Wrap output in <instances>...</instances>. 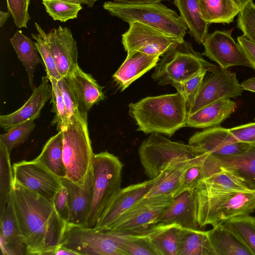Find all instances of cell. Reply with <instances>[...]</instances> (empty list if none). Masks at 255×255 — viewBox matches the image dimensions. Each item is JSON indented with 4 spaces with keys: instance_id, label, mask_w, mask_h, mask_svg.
Returning a JSON list of instances; mask_svg holds the SVG:
<instances>
[{
    "instance_id": "15",
    "label": "cell",
    "mask_w": 255,
    "mask_h": 255,
    "mask_svg": "<svg viewBox=\"0 0 255 255\" xmlns=\"http://www.w3.org/2000/svg\"><path fill=\"white\" fill-rule=\"evenodd\" d=\"M231 32L216 30L209 34L203 43L205 49L202 54L223 69L238 66L252 68L242 47L232 37Z\"/></svg>"
},
{
    "instance_id": "44",
    "label": "cell",
    "mask_w": 255,
    "mask_h": 255,
    "mask_svg": "<svg viewBox=\"0 0 255 255\" xmlns=\"http://www.w3.org/2000/svg\"><path fill=\"white\" fill-rule=\"evenodd\" d=\"M207 72L206 71H203L184 82L172 86L176 89L177 92L184 96L188 114L196 98Z\"/></svg>"
},
{
    "instance_id": "22",
    "label": "cell",
    "mask_w": 255,
    "mask_h": 255,
    "mask_svg": "<svg viewBox=\"0 0 255 255\" xmlns=\"http://www.w3.org/2000/svg\"><path fill=\"white\" fill-rule=\"evenodd\" d=\"M0 249L4 255H26V249L14 211L12 195L0 216Z\"/></svg>"
},
{
    "instance_id": "14",
    "label": "cell",
    "mask_w": 255,
    "mask_h": 255,
    "mask_svg": "<svg viewBox=\"0 0 255 255\" xmlns=\"http://www.w3.org/2000/svg\"><path fill=\"white\" fill-rule=\"evenodd\" d=\"M188 144L194 146L201 155L209 153L216 156H229L241 153L250 145L239 142L229 128L220 126L195 133L189 138Z\"/></svg>"
},
{
    "instance_id": "9",
    "label": "cell",
    "mask_w": 255,
    "mask_h": 255,
    "mask_svg": "<svg viewBox=\"0 0 255 255\" xmlns=\"http://www.w3.org/2000/svg\"><path fill=\"white\" fill-rule=\"evenodd\" d=\"M173 198L170 196L143 197L102 231L116 234L143 235L156 225L157 221Z\"/></svg>"
},
{
    "instance_id": "53",
    "label": "cell",
    "mask_w": 255,
    "mask_h": 255,
    "mask_svg": "<svg viewBox=\"0 0 255 255\" xmlns=\"http://www.w3.org/2000/svg\"><path fill=\"white\" fill-rule=\"evenodd\" d=\"M68 1L79 3L81 5H86L88 7L92 8L94 6L95 3L99 0H67Z\"/></svg>"
},
{
    "instance_id": "28",
    "label": "cell",
    "mask_w": 255,
    "mask_h": 255,
    "mask_svg": "<svg viewBox=\"0 0 255 255\" xmlns=\"http://www.w3.org/2000/svg\"><path fill=\"white\" fill-rule=\"evenodd\" d=\"M174 3L191 35L197 43L203 44L209 34V24L202 16L199 0H174Z\"/></svg>"
},
{
    "instance_id": "35",
    "label": "cell",
    "mask_w": 255,
    "mask_h": 255,
    "mask_svg": "<svg viewBox=\"0 0 255 255\" xmlns=\"http://www.w3.org/2000/svg\"><path fill=\"white\" fill-rule=\"evenodd\" d=\"M240 238L255 255V217L249 215L233 217L223 223Z\"/></svg>"
},
{
    "instance_id": "3",
    "label": "cell",
    "mask_w": 255,
    "mask_h": 255,
    "mask_svg": "<svg viewBox=\"0 0 255 255\" xmlns=\"http://www.w3.org/2000/svg\"><path fill=\"white\" fill-rule=\"evenodd\" d=\"M199 227L223 224L255 210V191H234L214 187L203 180L195 188Z\"/></svg>"
},
{
    "instance_id": "5",
    "label": "cell",
    "mask_w": 255,
    "mask_h": 255,
    "mask_svg": "<svg viewBox=\"0 0 255 255\" xmlns=\"http://www.w3.org/2000/svg\"><path fill=\"white\" fill-rule=\"evenodd\" d=\"M103 7L111 16L126 22H139L184 41L187 26L174 10L160 2L126 4L108 1Z\"/></svg>"
},
{
    "instance_id": "25",
    "label": "cell",
    "mask_w": 255,
    "mask_h": 255,
    "mask_svg": "<svg viewBox=\"0 0 255 255\" xmlns=\"http://www.w3.org/2000/svg\"><path fill=\"white\" fill-rule=\"evenodd\" d=\"M236 107V103L230 99L220 100L188 115L186 127L205 129L219 126Z\"/></svg>"
},
{
    "instance_id": "16",
    "label": "cell",
    "mask_w": 255,
    "mask_h": 255,
    "mask_svg": "<svg viewBox=\"0 0 255 255\" xmlns=\"http://www.w3.org/2000/svg\"><path fill=\"white\" fill-rule=\"evenodd\" d=\"M67 191L69 217L67 224L86 227L93 198V173L92 166L83 181L73 182L61 178Z\"/></svg>"
},
{
    "instance_id": "27",
    "label": "cell",
    "mask_w": 255,
    "mask_h": 255,
    "mask_svg": "<svg viewBox=\"0 0 255 255\" xmlns=\"http://www.w3.org/2000/svg\"><path fill=\"white\" fill-rule=\"evenodd\" d=\"M207 232L216 255H253L236 234L224 224Z\"/></svg>"
},
{
    "instance_id": "11",
    "label": "cell",
    "mask_w": 255,
    "mask_h": 255,
    "mask_svg": "<svg viewBox=\"0 0 255 255\" xmlns=\"http://www.w3.org/2000/svg\"><path fill=\"white\" fill-rule=\"evenodd\" d=\"M181 42L174 36L137 21L130 22L128 29L122 35V43L127 52L136 51L159 57Z\"/></svg>"
},
{
    "instance_id": "37",
    "label": "cell",
    "mask_w": 255,
    "mask_h": 255,
    "mask_svg": "<svg viewBox=\"0 0 255 255\" xmlns=\"http://www.w3.org/2000/svg\"><path fill=\"white\" fill-rule=\"evenodd\" d=\"M37 33H31L35 45L44 63L46 76L48 79L54 78L57 81L62 77L59 72L52 56L47 39V33L37 22H35Z\"/></svg>"
},
{
    "instance_id": "26",
    "label": "cell",
    "mask_w": 255,
    "mask_h": 255,
    "mask_svg": "<svg viewBox=\"0 0 255 255\" xmlns=\"http://www.w3.org/2000/svg\"><path fill=\"white\" fill-rule=\"evenodd\" d=\"M193 159L177 163L164 169L155 178L154 183L144 197L177 196L180 193L185 170Z\"/></svg>"
},
{
    "instance_id": "12",
    "label": "cell",
    "mask_w": 255,
    "mask_h": 255,
    "mask_svg": "<svg viewBox=\"0 0 255 255\" xmlns=\"http://www.w3.org/2000/svg\"><path fill=\"white\" fill-rule=\"evenodd\" d=\"M243 91L235 73L218 67L206 74L188 116L220 100L240 96Z\"/></svg>"
},
{
    "instance_id": "50",
    "label": "cell",
    "mask_w": 255,
    "mask_h": 255,
    "mask_svg": "<svg viewBox=\"0 0 255 255\" xmlns=\"http://www.w3.org/2000/svg\"><path fill=\"white\" fill-rule=\"evenodd\" d=\"M170 0H114V2L126 4H144L159 3L163 1Z\"/></svg>"
},
{
    "instance_id": "48",
    "label": "cell",
    "mask_w": 255,
    "mask_h": 255,
    "mask_svg": "<svg viewBox=\"0 0 255 255\" xmlns=\"http://www.w3.org/2000/svg\"><path fill=\"white\" fill-rule=\"evenodd\" d=\"M60 190L56 194L53 203L60 219L67 224L69 217V209L67 200V191L62 184Z\"/></svg>"
},
{
    "instance_id": "52",
    "label": "cell",
    "mask_w": 255,
    "mask_h": 255,
    "mask_svg": "<svg viewBox=\"0 0 255 255\" xmlns=\"http://www.w3.org/2000/svg\"><path fill=\"white\" fill-rule=\"evenodd\" d=\"M77 255V254L63 247V246H60L58 248H57L55 251H54L51 255Z\"/></svg>"
},
{
    "instance_id": "33",
    "label": "cell",
    "mask_w": 255,
    "mask_h": 255,
    "mask_svg": "<svg viewBox=\"0 0 255 255\" xmlns=\"http://www.w3.org/2000/svg\"><path fill=\"white\" fill-rule=\"evenodd\" d=\"M178 255H216L207 231L182 228Z\"/></svg>"
},
{
    "instance_id": "40",
    "label": "cell",
    "mask_w": 255,
    "mask_h": 255,
    "mask_svg": "<svg viewBox=\"0 0 255 255\" xmlns=\"http://www.w3.org/2000/svg\"><path fill=\"white\" fill-rule=\"evenodd\" d=\"M35 127L34 120L21 123L11 128L7 132L0 135V142L7 148L8 152L19 144L26 141Z\"/></svg>"
},
{
    "instance_id": "6",
    "label": "cell",
    "mask_w": 255,
    "mask_h": 255,
    "mask_svg": "<svg viewBox=\"0 0 255 255\" xmlns=\"http://www.w3.org/2000/svg\"><path fill=\"white\" fill-rule=\"evenodd\" d=\"M154 68L151 77L158 85L173 86L203 71L212 72L218 67L194 51L190 43L184 41L165 52Z\"/></svg>"
},
{
    "instance_id": "30",
    "label": "cell",
    "mask_w": 255,
    "mask_h": 255,
    "mask_svg": "<svg viewBox=\"0 0 255 255\" xmlns=\"http://www.w3.org/2000/svg\"><path fill=\"white\" fill-rule=\"evenodd\" d=\"M10 42L26 69L29 84L33 91L35 87L33 81L34 72L37 65L41 63L35 42L20 30H16L10 39Z\"/></svg>"
},
{
    "instance_id": "13",
    "label": "cell",
    "mask_w": 255,
    "mask_h": 255,
    "mask_svg": "<svg viewBox=\"0 0 255 255\" xmlns=\"http://www.w3.org/2000/svg\"><path fill=\"white\" fill-rule=\"evenodd\" d=\"M14 180L53 202L62 187L61 179L35 159L12 165Z\"/></svg>"
},
{
    "instance_id": "38",
    "label": "cell",
    "mask_w": 255,
    "mask_h": 255,
    "mask_svg": "<svg viewBox=\"0 0 255 255\" xmlns=\"http://www.w3.org/2000/svg\"><path fill=\"white\" fill-rule=\"evenodd\" d=\"M46 12L54 20L62 22L77 18L81 4L67 0H42Z\"/></svg>"
},
{
    "instance_id": "45",
    "label": "cell",
    "mask_w": 255,
    "mask_h": 255,
    "mask_svg": "<svg viewBox=\"0 0 255 255\" xmlns=\"http://www.w3.org/2000/svg\"><path fill=\"white\" fill-rule=\"evenodd\" d=\"M237 26L244 37L255 44V4L253 1L240 10Z\"/></svg>"
},
{
    "instance_id": "7",
    "label": "cell",
    "mask_w": 255,
    "mask_h": 255,
    "mask_svg": "<svg viewBox=\"0 0 255 255\" xmlns=\"http://www.w3.org/2000/svg\"><path fill=\"white\" fill-rule=\"evenodd\" d=\"M138 155L144 173L149 179H153L168 167L201 154L194 146L173 141L161 134L154 133L143 141Z\"/></svg>"
},
{
    "instance_id": "24",
    "label": "cell",
    "mask_w": 255,
    "mask_h": 255,
    "mask_svg": "<svg viewBox=\"0 0 255 255\" xmlns=\"http://www.w3.org/2000/svg\"><path fill=\"white\" fill-rule=\"evenodd\" d=\"M69 75L80 110L83 115H87L95 104L105 100L103 87L98 84L91 75L84 72L79 65Z\"/></svg>"
},
{
    "instance_id": "10",
    "label": "cell",
    "mask_w": 255,
    "mask_h": 255,
    "mask_svg": "<svg viewBox=\"0 0 255 255\" xmlns=\"http://www.w3.org/2000/svg\"><path fill=\"white\" fill-rule=\"evenodd\" d=\"M61 245L77 255H126L114 234L94 228L66 224Z\"/></svg>"
},
{
    "instance_id": "54",
    "label": "cell",
    "mask_w": 255,
    "mask_h": 255,
    "mask_svg": "<svg viewBox=\"0 0 255 255\" xmlns=\"http://www.w3.org/2000/svg\"><path fill=\"white\" fill-rule=\"evenodd\" d=\"M11 15V13L8 11L3 12L0 11V27H1L5 23L7 19Z\"/></svg>"
},
{
    "instance_id": "21",
    "label": "cell",
    "mask_w": 255,
    "mask_h": 255,
    "mask_svg": "<svg viewBox=\"0 0 255 255\" xmlns=\"http://www.w3.org/2000/svg\"><path fill=\"white\" fill-rule=\"evenodd\" d=\"M210 155L215 172L220 169L228 171L255 191V144H250L245 151L232 156Z\"/></svg>"
},
{
    "instance_id": "34",
    "label": "cell",
    "mask_w": 255,
    "mask_h": 255,
    "mask_svg": "<svg viewBox=\"0 0 255 255\" xmlns=\"http://www.w3.org/2000/svg\"><path fill=\"white\" fill-rule=\"evenodd\" d=\"M13 180L10 154L5 145L0 142V216L11 197Z\"/></svg>"
},
{
    "instance_id": "17",
    "label": "cell",
    "mask_w": 255,
    "mask_h": 255,
    "mask_svg": "<svg viewBox=\"0 0 255 255\" xmlns=\"http://www.w3.org/2000/svg\"><path fill=\"white\" fill-rule=\"evenodd\" d=\"M172 224L183 229L199 230L195 189L186 190L175 196L156 222V225Z\"/></svg>"
},
{
    "instance_id": "55",
    "label": "cell",
    "mask_w": 255,
    "mask_h": 255,
    "mask_svg": "<svg viewBox=\"0 0 255 255\" xmlns=\"http://www.w3.org/2000/svg\"><path fill=\"white\" fill-rule=\"evenodd\" d=\"M232 1L241 10L247 4L253 1V0H232Z\"/></svg>"
},
{
    "instance_id": "32",
    "label": "cell",
    "mask_w": 255,
    "mask_h": 255,
    "mask_svg": "<svg viewBox=\"0 0 255 255\" xmlns=\"http://www.w3.org/2000/svg\"><path fill=\"white\" fill-rule=\"evenodd\" d=\"M202 16L209 24L230 23L240 11L232 0H199Z\"/></svg>"
},
{
    "instance_id": "46",
    "label": "cell",
    "mask_w": 255,
    "mask_h": 255,
    "mask_svg": "<svg viewBox=\"0 0 255 255\" xmlns=\"http://www.w3.org/2000/svg\"><path fill=\"white\" fill-rule=\"evenodd\" d=\"M30 0H6L8 11L18 28H27L31 19L28 12Z\"/></svg>"
},
{
    "instance_id": "8",
    "label": "cell",
    "mask_w": 255,
    "mask_h": 255,
    "mask_svg": "<svg viewBox=\"0 0 255 255\" xmlns=\"http://www.w3.org/2000/svg\"><path fill=\"white\" fill-rule=\"evenodd\" d=\"M87 119V116L76 119L63 131V160L66 178L75 183L83 181L92 166L94 154Z\"/></svg>"
},
{
    "instance_id": "18",
    "label": "cell",
    "mask_w": 255,
    "mask_h": 255,
    "mask_svg": "<svg viewBox=\"0 0 255 255\" xmlns=\"http://www.w3.org/2000/svg\"><path fill=\"white\" fill-rule=\"evenodd\" d=\"M47 39L59 72L62 77L70 75L78 66L77 42L71 31L59 25L47 33Z\"/></svg>"
},
{
    "instance_id": "23",
    "label": "cell",
    "mask_w": 255,
    "mask_h": 255,
    "mask_svg": "<svg viewBox=\"0 0 255 255\" xmlns=\"http://www.w3.org/2000/svg\"><path fill=\"white\" fill-rule=\"evenodd\" d=\"M113 77L122 91L146 72L155 67L159 61V56L131 51Z\"/></svg>"
},
{
    "instance_id": "36",
    "label": "cell",
    "mask_w": 255,
    "mask_h": 255,
    "mask_svg": "<svg viewBox=\"0 0 255 255\" xmlns=\"http://www.w3.org/2000/svg\"><path fill=\"white\" fill-rule=\"evenodd\" d=\"M114 234L126 255H159L146 236Z\"/></svg>"
},
{
    "instance_id": "31",
    "label": "cell",
    "mask_w": 255,
    "mask_h": 255,
    "mask_svg": "<svg viewBox=\"0 0 255 255\" xmlns=\"http://www.w3.org/2000/svg\"><path fill=\"white\" fill-rule=\"evenodd\" d=\"M63 131H59L44 144L35 159L60 178H66V169L63 160Z\"/></svg>"
},
{
    "instance_id": "39",
    "label": "cell",
    "mask_w": 255,
    "mask_h": 255,
    "mask_svg": "<svg viewBox=\"0 0 255 255\" xmlns=\"http://www.w3.org/2000/svg\"><path fill=\"white\" fill-rule=\"evenodd\" d=\"M49 80L52 87L51 103L52 104V107L51 111L55 113L51 125H56L58 131H63L66 130L69 125L66 108L58 86V81L54 78H50Z\"/></svg>"
},
{
    "instance_id": "42",
    "label": "cell",
    "mask_w": 255,
    "mask_h": 255,
    "mask_svg": "<svg viewBox=\"0 0 255 255\" xmlns=\"http://www.w3.org/2000/svg\"><path fill=\"white\" fill-rule=\"evenodd\" d=\"M58 84L66 108L69 124L76 119L87 116L80 110L69 75L62 77L58 81Z\"/></svg>"
},
{
    "instance_id": "2",
    "label": "cell",
    "mask_w": 255,
    "mask_h": 255,
    "mask_svg": "<svg viewBox=\"0 0 255 255\" xmlns=\"http://www.w3.org/2000/svg\"><path fill=\"white\" fill-rule=\"evenodd\" d=\"M129 115L145 134H163L171 137L186 127V101L180 92L147 97L128 105Z\"/></svg>"
},
{
    "instance_id": "4",
    "label": "cell",
    "mask_w": 255,
    "mask_h": 255,
    "mask_svg": "<svg viewBox=\"0 0 255 255\" xmlns=\"http://www.w3.org/2000/svg\"><path fill=\"white\" fill-rule=\"evenodd\" d=\"M93 198L86 227L94 228L122 189L123 164L114 154L104 151L94 154Z\"/></svg>"
},
{
    "instance_id": "47",
    "label": "cell",
    "mask_w": 255,
    "mask_h": 255,
    "mask_svg": "<svg viewBox=\"0 0 255 255\" xmlns=\"http://www.w3.org/2000/svg\"><path fill=\"white\" fill-rule=\"evenodd\" d=\"M229 130L239 142L255 144V122L238 126Z\"/></svg>"
},
{
    "instance_id": "19",
    "label": "cell",
    "mask_w": 255,
    "mask_h": 255,
    "mask_svg": "<svg viewBox=\"0 0 255 255\" xmlns=\"http://www.w3.org/2000/svg\"><path fill=\"white\" fill-rule=\"evenodd\" d=\"M47 76L42 77L40 85L35 87L26 103L9 114L0 116V127L7 131L17 125L37 119L46 102L51 98L52 87Z\"/></svg>"
},
{
    "instance_id": "43",
    "label": "cell",
    "mask_w": 255,
    "mask_h": 255,
    "mask_svg": "<svg viewBox=\"0 0 255 255\" xmlns=\"http://www.w3.org/2000/svg\"><path fill=\"white\" fill-rule=\"evenodd\" d=\"M206 154H202L194 158L187 167L183 175L180 193L186 190L195 189L199 182L206 177L203 165Z\"/></svg>"
},
{
    "instance_id": "51",
    "label": "cell",
    "mask_w": 255,
    "mask_h": 255,
    "mask_svg": "<svg viewBox=\"0 0 255 255\" xmlns=\"http://www.w3.org/2000/svg\"><path fill=\"white\" fill-rule=\"evenodd\" d=\"M241 85L243 90L255 93V77L250 78L242 82Z\"/></svg>"
},
{
    "instance_id": "41",
    "label": "cell",
    "mask_w": 255,
    "mask_h": 255,
    "mask_svg": "<svg viewBox=\"0 0 255 255\" xmlns=\"http://www.w3.org/2000/svg\"><path fill=\"white\" fill-rule=\"evenodd\" d=\"M220 170L203 179L210 185L226 190L234 191H253L238 178L228 171Z\"/></svg>"
},
{
    "instance_id": "20",
    "label": "cell",
    "mask_w": 255,
    "mask_h": 255,
    "mask_svg": "<svg viewBox=\"0 0 255 255\" xmlns=\"http://www.w3.org/2000/svg\"><path fill=\"white\" fill-rule=\"evenodd\" d=\"M155 181V178L122 188L94 228L105 231L122 214L144 197Z\"/></svg>"
},
{
    "instance_id": "29",
    "label": "cell",
    "mask_w": 255,
    "mask_h": 255,
    "mask_svg": "<svg viewBox=\"0 0 255 255\" xmlns=\"http://www.w3.org/2000/svg\"><path fill=\"white\" fill-rule=\"evenodd\" d=\"M182 228L178 225H156L145 234L159 255H178Z\"/></svg>"
},
{
    "instance_id": "49",
    "label": "cell",
    "mask_w": 255,
    "mask_h": 255,
    "mask_svg": "<svg viewBox=\"0 0 255 255\" xmlns=\"http://www.w3.org/2000/svg\"><path fill=\"white\" fill-rule=\"evenodd\" d=\"M237 41L242 47L252 68L255 70V44L243 35L238 37Z\"/></svg>"
},
{
    "instance_id": "1",
    "label": "cell",
    "mask_w": 255,
    "mask_h": 255,
    "mask_svg": "<svg viewBox=\"0 0 255 255\" xmlns=\"http://www.w3.org/2000/svg\"><path fill=\"white\" fill-rule=\"evenodd\" d=\"M12 200L26 255H51L61 245L66 225L53 202L14 180Z\"/></svg>"
}]
</instances>
